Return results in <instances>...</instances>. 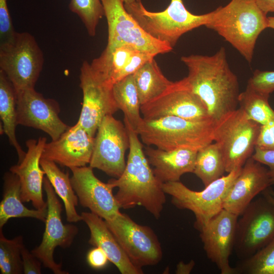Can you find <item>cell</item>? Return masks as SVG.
Segmentation results:
<instances>
[{"label": "cell", "mask_w": 274, "mask_h": 274, "mask_svg": "<svg viewBox=\"0 0 274 274\" xmlns=\"http://www.w3.org/2000/svg\"><path fill=\"white\" fill-rule=\"evenodd\" d=\"M181 60L188 74L180 82L204 102L213 121L237 109L239 83L229 67L224 47L211 56L190 55Z\"/></svg>", "instance_id": "cell-1"}, {"label": "cell", "mask_w": 274, "mask_h": 274, "mask_svg": "<svg viewBox=\"0 0 274 274\" xmlns=\"http://www.w3.org/2000/svg\"><path fill=\"white\" fill-rule=\"evenodd\" d=\"M124 122L129 138L125 168L119 178L108 182L118 188L115 196L121 209L141 206L158 219L166 202L162 184L151 167L139 136L125 119Z\"/></svg>", "instance_id": "cell-2"}, {"label": "cell", "mask_w": 274, "mask_h": 274, "mask_svg": "<svg viewBox=\"0 0 274 274\" xmlns=\"http://www.w3.org/2000/svg\"><path fill=\"white\" fill-rule=\"evenodd\" d=\"M266 15L256 0H231L211 12L205 26L216 31L250 63L258 37L268 28Z\"/></svg>", "instance_id": "cell-3"}, {"label": "cell", "mask_w": 274, "mask_h": 274, "mask_svg": "<svg viewBox=\"0 0 274 274\" xmlns=\"http://www.w3.org/2000/svg\"><path fill=\"white\" fill-rule=\"evenodd\" d=\"M215 122L194 121L176 116L143 120L135 131L142 143L164 150L198 151L214 141Z\"/></svg>", "instance_id": "cell-4"}, {"label": "cell", "mask_w": 274, "mask_h": 274, "mask_svg": "<svg viewBox=\"0 0 274 274\" xmlns=\"http://www.w3.org/2000/svg\"><path fill=\"white\" fill-rule=\"evenodd\" d=\"M124 6L145 31L172 48L184 33L206 26L210 16V12L201 15L191 13L185 7L183 0H170L167 7L160 12L147 10L141 1L124 4Z\"/></svg>", "instance_id": "cell-5"}, {"label": "cell", "mask_w": 274, "mask_h": 274, "mask_svg": "<svg viewBox=\"0 0 274 274\" xmlns=\"http://www.w3.org/2000/svg\"><path fill=\"white\" fill-rule=\"evenodd\" d=\"M260 126L239 108L215 122L214 141L221 151L226 172L242 167L252 156Z\"/></svg>", "instance_id": "cell-6"}, {"label": "cell", "mask_w": 274, "mask_h": 274, "mask_svg": "<svg viewBox=\"0 0 274 274\" xmlns=\"http://www.w3.org/2000/svg\"><path fill=\"white\" fill-rule=\"evenodd\" d=\"M242 168L222 176L200 191L191 190L180 181L163 183L162 188L171 196L174 206L194 214V226L199 230L223 209L224 199Z\"/></svg>", "instance_id": "cell-7"}, {"label": "cell", "mask_w": 274, "mask_h": 274, "mask_svg": "<svg viewBox=\"0 0 274 274\" xmlns=\"http://www.w3.org/2000/svg\"><path fill=\"white\" fill-rule=\"evenodd\" d=\"M44 55L35 37L16 32L9 43L0 46V70L16 92L35 88L44 64Z\"/></svg>", "instance_id": "cell-8"}, {"label": "cell", "mask_w": 274, "mask_h": 274, "mask_svg": "<svg viewBox=\"0 0 274 274\" xmlns=\"http://www.w3.org/2000/svg\"><path fill=\"white\" fill-rule=\"evenodd\" d=\"M131 262L137 268L157 264L162 250L153 229L135 222L128 215L120 213L105 220Z\"/></svg>", "instance_id": "cell-9"}, {"label": "cell", "mask_w": 274, "mask_h": 274, "mask_svg": "<svg viewBox=\"0 0 274 274\" xmlns=\"http://www.w3.org/2000/svg\"><path fill=\"white\" fill-rule=\"evenodd\" d=\"M108 24L106 48L123 44L134 46L155 56L170 52L173 48L148 33L128 13L123 0H101Z\"/></svg>", "instance_id": "cell-10"}, {"label": "cell", "mask_w": 274, "mask_h": 274, "mask_svg": "<svg viewBox=\"0 0 274 274\" xmlns=\"http://www.w3.org/2000/svg\"><path fill=\"white\" fill-rule=\"evenodd\" d=\"M237 220L233 249L248 258L274 238V204L260 197L247 206Z\"/></svg>", "instance_id": "cell-11"}, {"label": "cell", "mask_w": 274, "mask_h": 274, "mask_svg": "<svg viewBox=\"0 0 274 274\" xmlns=\"http://www.w3.org/2000/svg\"><path fill=\"white\" fill-rule=\"evenodd\" d=\"M43 188L46 194L47 203L45 228L40 244L31 252L44 267L51 270L54 273L67 274V271L62 269L61 264L55 261L54 252L57 247L63 249L70 247L79 229L74 224L63 223L61 217L62 205L47 177L44 178Z\"/></svg>", "instance_id": "cell-12"}, {"label": "cell", "mask_w": 274, "mask_h": 274, "mask_svg": "<svg viewBox=\"0 0 274 274\" xmlns=\"http://www.w3.org/2000/svg\"><path fill=\"white\" fill-rule=\"evenodd\" d=\"M129 147V138L125 124L113 115H107L95 134L89 166L118 178L125 168V154Z\"/></svg>", "instance_id": "cell-13"}, {"label": "cell", "mask_w": 274, "mask_h": 274, "mask_svg": "<svg viewBox=\"0 0 274 274\" xmlns=\"http://www.w3.org/2000/svg\"><path fill=\"white\" fill-rule=\"evenodd\" d=\"M80 81L83 102L77 122L95 137L105 117L113 115L119 110L113 96V86L105 81L86 60L80 68Z\"/></svg>", "instance_id": "cell-14"}, {"label": "cell", "mask_w": 274, "mask_h": 274, "mask_svg": "<svg viewBox=\"0 0 274 274\" xmlns=\"http://www.w3.org/2000/svg\"><path fill=\"white\" fill-rule=\"evenodd\" d=\"M141 112L147 120L167 116L194 121L212 120L204 102L180 80L173 82L161 95L141 106Z\"/></svg>", "instance_id": "cell-15"}, {"label": "cell", "mask_w": 274, "mask_h": 274, "mask_svg": "<svg viewBox=\"0 0 274 274\" xmlns=\"http://www.w3.org/2000/svg\"><path fill=\"white\" fill-rule=\"evenodd\" d=\"M16 93L18 125L41 130L52 141L58 139L70 127L60 118L59 106L55 100L45 98L35 88Z\"/></svg>", "instance_id": "cell-16"}, {"label": "cell", "mask_w": 274, "mask_h": 274, "mask_svg": "<svg viewBox=\"0 0 274 274\" xmlns=\"http://www.w3.org/2000/svg\"><path fill=\"white\" fill-rule=\"evenodd\" d=\"M72 172L71 181L79 202L90 212L104 220L111 219L120 214L121 209L115 195L114 188L104 183L94 174L90 166L70 168Z\"/></svg>", "instance_id": "cell-17"}, {"label": "cell", "mask_w": 274, "mask_h": 274, "mask_svg": "<svg viewBox=\"0 0 274 274\" xmlns=\"http://www.w3.org/2000/svg\"><path fill=\"white\" fill-rule=\"evenodd\" d=\"M237 215L223 209L200 228V237L208 258L222 274L236 273L229 258L234 247Z\"/></svg>", "instance_id": "cell-18"}, {"label": "cell", "mask_w": 274, "mask_h": 274, "mask_svg": "<svg viewBox=\"0 0 274 274\" xmlns=\"http://www.w3.org/2000/svg\"><path fill=\"white\" fill-rule=\"evenodd\" d=\"M94 140L77 122L58 139L46 143L41 158L69 168L86 166L90 161Z\"/></svg>", "instance_id": "cell-19"}, {"label": "cell", "mask_w": 274, "mask_h": 274, "mask_svg": "<svg viewBox=\"0 0 274 274\" xmlns=\"http://www.w3.org/2000/svg\"><path fill=\"white\" fill-rule=\"evenodd\" d=\"M46 143L45 137L27 140V151L24 157L9 169L19 179L22 201H31L36 209L45 212L47 211V203L44 200L42 192L45 173L41 167L40 160Z\"/></svg>", "instance_id": "cell-20"}, {"label": "cell", "mask_w": 274, "mask_h": 274, "mask_svg": "<svg viewBox=\"0 0 274 274\" xmlns=\"http://www.w3.org/2000/svg\"><path fill=\"white\" fill-rule=\"evenodd\" d=\"M270 186L268 169L251 157L228 191L223 209L239 217L254 198Z\"/></svg>", "instance_id": "cell-21"}, {"label": "cell", "mask_w": 274, "mask_h": 274, "mask_svg": "<svg viewBox=\"0 0 274 274\" xmlns=\"http://www.w3.org/2000/svg\"><path fill=\"white\" fill-rule=\"evenodd\" d=\"M197 151L188 149L164 150L147 146L145 153L156 178L163 184L179 181L184 174L193 173Z\"/></svg>", "instance_id": "cell-22"}, {"label": "cell", "mask_w": 274, "mask_h": 274, "mask_svg": "<svg viewBox=\"0 0 274 274\" xmlns=\"http://www.w3.org/2000/svg\"><path fill=\"white\" fill-rule=\"evenodd\" d=\"M81 216L90 230L88 243L101 249L109 261L116 266L121 274L143 273L142 269L135 267L129 260L102 218L91 212H82Z\"/></svg>", "instance_id": "cell-23"}, {"label": "cell", "mask_w": 274, "mask_h": 274, "mask_svg": "<svg viewBox=\"0 0 274 274\" xmlns=\"http://www.w3.org/2000/svg\"><path fill=\"white\" fill-rule=\"evenodd\" d=\"M3 197L0 203V229L12 218H32L45 222L47 212L29 209L21 197V185L18 177L9 171L3 177Z\"/></svg>", "instance_id": "cell-24"}, {"label": "cell", "mask_w": 274, "mask_h": 274, "mask_svg": "<svg viewBox=\"0 0 274 274\" xmlns=\"http://www.w3.org/2000/svg\"><path fill=\"white\" fill-rule=\"evenodd\" d=\"M40 164L55 193L64 203L67 221L69 223H76L82 220L81 215L76 210L79 200L69 173H64L52 161L41 158Z\"/></svg>", "instance_id": "cell-25"}, {"label": "cell", "mask_w": 274, "mask_h": 274, "mask_svg": "<svg viewBox=\"0 0 274 274\" xmlns=\"http://www.w3.org/2000/svg\"><path fill=\"white\" fill-rule=\"evenodd\" d=\"M0 117L4 133L10 144L16 150L19 163L26 153L22 149L16 136L17 124L16 93L13 85L4 73L0 70Z\"/></svg>", "instance_id": "cell-26"}, {"label": "cell", "mask_w": 274, "mask_h": 274, "mask_svg": "<svg viewBox=\"0 0 274 274\" xmlns=\"http://www.w3.org/2000/svg\"><path fill=\"white\" fill-rule=\"evenodd\" d=\"M133 75L141 106L161 95L173 83L162 74L154 58Z\"/></svg>", "instance_id": "cell-27"}, {"label": "cell", "mask_w": 274, "mask_h": 274, "mask_svg": "<svg viewBox=\"0 0 274 274\" xmlns=\"http://www.w3.org/2000/svg\"><path fill=\"white\" fill-rule=\"evenodd\" d=\"M113 96L119 109L135 131L143 120L141 115V105L133 75H128L116 82L112 87Z\"/></svg>", "instance_id": "cell-28"}, {"label": "cell", "mask_w": 274, "mask_h": 274, "mask_svg": "<svg viewBox=\"0 0 274 274\" xmlns=\"http://www.w3.org/2000/svg\"><path fill=\"white\" fill-rule=\"evenodd\" d=\"M225 163L219 146L211 143L197 151L193 173L208 186L223 176Z\"/></svg>", "instance_id": "cell-29"}, {"label": "cell", "mask_w": 274, "mask_h": 274, "mask_svg": "<svg viewBox=\"0 0 274 274\" xmlns=\"http://www.w3.org/2000/svg\"><path fill=\"white\" fill-rule=\"evenodd\" d=\"M269 95L247 86L244 91L240 92L238 104L249 119L263 125L274 117V111L269 105Z\"/></svg>", "instance_id": "cell-30"}, {"label": "cell", "mask_w": 274, "mask_h": 274, "mask_svg": "<svg viewBox=\"0 0 274 274\" xmlns=\"http://www.w3.org/2000/svg\"><path fill=\"white\" fill-rule=\"evenodd\" d=\"M23 238L18 235L13 239L5 237L0 229V270L2 274L23 273L21 251Z\"/></svg>", "instance_id": "cell-31"}, {"label": "cell", "mask_w": 274, "mask_h": 274, "mask_svg": "<svg viewBox=\"0 0 274 274\" xmlns=\"http://www.w3.org/2000/svg\"><path fill=\"white\" fill-rule=\"evenodd\" d=\"M235 268L236 273L274 274V238Z\"/></svg>", "instance_id": "cell-32"}, {"label": "cell", "mask_w": 274, "mask_h": 274, "mask_svg": "<svg viewBox=\"0 0 274 274\" xmlns=\"http://www.w3.org/2000/svg\"><path fill=\"white\" fill-rule=\"evenodd\" d=\"M68 7L80 18L88 35L95 36L98 23L104 16L101 0H70Z\"/></svg>", "instance_id": "cell-33"}, {"label": "cell", "mask_w": 274, "mask_h": 274, "mask_svg": "<svg viewBox=\"0 0 274 274\" xmlns=\"http://www.w3.org/2000/svg\"><path fill=\"white\" fill-rule=\"evenodd\" d=\"M247 86L270 95L274 91V71L255 70L249 79Z\"/></svg>", "instance_id": "cell-34"}, {"label": "cell", "mask_w": 274, "mask_h": 274, "mask_svg": "<svg viewBox=\"0 0 274 274\" xmlns=\"http://www.w3.org/2000/svg\"><path fill=\"white\" fill-rule=\"evenodd\" d=\"M8 7V0H0V46L10 42L16 33Z\"/></svg>", "instance_id": "cell-35"}, {"label": "cell", "mask_w": 274, "mask_h": 274, "mask_svg": "<svg viewBox=\"0 0 274 274\" xmlns=\"http://www.w3.org/2000/svg\"><path fill=\"white\" fill-rule=\"evenodd\" d=\"M255 147L274 150V117L267 123L261 125Z\"/></svg>", "instance_id": "cell-36"}, {"label": "cell", "mask_w": 274, "mask_h": 274, "mask_svg": "<svg viewBox=\"0 0 274 274\" xmlns=\"http://www.w3.org/2000/svg\"><path fill=\"white\" fill-rule=\"evenodd\" d=\"M23 273L41 274L42 262L24 246L21 251Z\"/></svg>", "instance_id": "cell-37"}, {"label": "cell", "mask_w": 274, "mask_h": 274, "mask_svg": "<svg viewBox=\"0 0 274 274\" xmlns=\"http://www.w3.org/2000/svg\"><path fill=\"white\" fill-rule=\"evenodd\" d=\"M252 157L255 160L268 167L270 186H274V150H262L255 147Z\"/></svg>", "instance_id": "cell-38"}, {"label": "cell", "mask_w": 274, "mask_h": 274, "mask_svg": "<svg viewBox=\"0 0 274 274\" xmlns=\"http://www.w3.org/2000/svg\"><path fill=\"white\" fill-rule=\"evenodd\" d=\"M87 261L92 268L99 269L107 265L109 259L106 253L101 249L95 247L88 253Z\"/></svg>", "instance_id": "cell-39"}, {"label": "cell", "mask_w": 274, "mask_h": 274, "mask_svg": "<svg viewBox=\"0 0 274 274\" xmlns=\"http://www.w3.org/2000/svg\"><path fill=\"white\" fill-rule=\"evenodd\" d=\"M195 265V262L191 260L189 262L185 263L181 261L177 265L176 269V273L177 274H189L191 272Z\"/></svg>", "instance_id": "cell-40"}, {"label": "cell", "mask_w": 274, "mask_h": 274, "mask_svg": "<svg viewBox=\"0 0 274 274\" xmlns=\"http://www.w3.org/2000/svg\"><path fill=\"white\" fill-rule=\"evenodd\" d=\"M259 8L266 14L274 12V0H256Z\"/></svg>", "instance_id": "cell-41"}, {"label": "cell", "mask_w": 274, "mask_h": 274, "mask_svg": "<svg viewBox=\"0 0 274 274\" xmlns=\"http://www.w3.org/2000/svg\"><path fill=\"white\" fill-rule=\"evenodd\" d=\"M264 197H265L270 202L274 204V191L268 188L263 192Z\"/></svg>", "instance_id": "cell-42"}, {"label": "cell", "mask_w": 274, "mask_h": 274, "mask_svg": "<svg viewBox=\"0 0 274 274\" xmlns=\"http://www.w3.org/2000/svg\"><path fill=\"white\" fill-rule=\"evenodd\" d=\"M268 28L274 29V16L267 17Z\"/></svg>", "instance_id": "cell-43"}, {"label": "cell", "mask_w": 274, "mask_h": 274, "mask_svg": "<svg viewBox=\"0 0 274 274\" xmlns=\"http://www.w3.org/2000/svg\"><path fill=\"white\" fill-rule=\"evenodd\" d=\"M124 4H130L135 2L141 1V0H123Z\"/></svg>", "instance_id": "cell-44"}]
</instances>
